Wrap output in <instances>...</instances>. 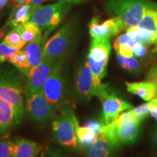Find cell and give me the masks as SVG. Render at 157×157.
I'll list each match as a JSON object with an SVG mask.
<instances>
[{"instance_id": "17", "label": "cell", "mask_w": 157, "mask_h": 157, "mask_svg": "<svg viewBox=\"0 0 157 157\" xmlns=\"http://www.w3.org/2000/svg\"><path fill=\"white\" fill-rule=\"evenodd\" d=\"M12 127H14L13 107L0 97V137L8 135Z\"/></svg>"}, {"instance_id": "25", "label": "cell", "mask_w": 157, "mask_h": 157, "mask_svg": "<svg viewBox=\"0 0 157 157\" xmlns=\"http://www.w3.org/2000/svg\"><path fill=\"white\" fill-rule=\"evenodd\" d=\"M15 139H10L8 137H0V157H14Z\"/></svg>"}, {"instance_id": "40", "label": "cell", "mask_w": 157, "mask_h": 157, "mask_svg": "<svg viewBox=\"0 0 157 157\" xmlns=\"http://www.w3.org/2000/svg\"><path fill=\"white\" fill-rule=\"evenodd\" d=\"M6 30H7V25H6L5 26L2 27V29H0V40L2 39L4 35H5V32H6Z\"/></svg>"}, {"instance_id": "27", "label": "cell", "mask_w": 157, "mask_h": 157, "mask_svg": "<svg viewBox=\"0 0 157 157\" xmlns=\"http://www.w3.org/2000/svg\"><path fill=\"white\" fill-rule=\"evenodd\" d=\"M130 111L141 122L145 119H146L150 113V103L148 101V103L143 104V105H139L137 107L133 108Z\"/></svg>"}, {"instance_id": "24", "label": "cell", "mask_w": 157, "mask_h": 157, "mask_svg": "<svg viewBox=\"0 0 157 157\" xmlns=\"http://www.w3.org/2000/svg\"><path fill=\"white\" fill-rule=\"evenodd\" d=\"M5 42L10 45L13 48H16L17 50H21L25 46V43L23 39H21V34H20L18 29L17 26L13 27L11 31H10L7 34L5 35V38L3 39Z\"/></svg>"}, {"instance_id": "41", "label": "cell", "mask_w": 157, "mask_h": 157, "mask_svg": "<svg viewBox=\"0 0 157 157\" xmlns=\"http://www.w3.org/2000/svg\"><path fill=\"white\" fill-rule=\"evenodd\" d=\"M9 0H0V10L3 8L5 6L7 5V3L8 2Z\"/></svg>"}, {"instance_id": "37", "label": "cell", "mask_w": 157, "mask_h": 157, "mask_svg": "<svg viewBox=\"0 0 157 157\" xmlns=\"http://www.w3.org/2000/svg\"><path fill=\"white\" fill-rule=\"evenodd\" d=\"M30 0H11L10 4L12 5L15 6V7H18L24 4H29Z\"/></svg>"}, {"instance_id": "14", "label": "cell", "mask_w": 157, "mask_h": 157, "mask_svg": "<svg viewBox=\"0 0 157 157\" xmlns=\"http://www.w3.org/2000/svg\"><path fill=\"white\" fill-rule=\"evenodd\" d=\"M88 27L90 34L93 39H110L111 36L117 35L123 30L121 21L114 17L101 23H100L98 17H93Z\"/></svg>"}, {"instance_id": "16", "label": "cell", "mask_w": 157, "mask_h": 157, "mask_svg": "<svg viewBox=\"0 0 157 157\" xmlns=\"http://www.w3.org/2000/svg\"><path fill=\"white\" fill-rule=\"evenodd\" d=\"M127 91L139 96L145 101H150L155 98L157 86L150 81L140 82H125Z\"/></svg>"}, {"instance_id": "18", "label": "cell", "mask_w": 157, "mask_h": 157, "mask_svg": "<svg viewBox=\"0 0 157 157\" xmlns=\"http://www.w3.org/2000/svg\"><path fill=\"white\" fill-rule=\"evenodd\" d=\"M42 148L39 143L23 137H17L15 138L14 157H35Z\"/></svg>"}, {"instance_id": "43", "label": "cell", "mask_w": 157, "mask_h": 157, "mask_svg": "<svg viewBox=\"0 0 157 157\" xmlns=\"http://www.w3.org/2000/svg\"><path fill=\"white\" fill-rule=\"evenodd\" d=\"M41 157H44V151H43V152L42 153V155H41Z\"/></svg>"}, {"instance_id": "5", "label": "cell", "mask_w": 157, "mask_h": 157, "mask_svg": "<svg viewBox=\"0 0 157 157\" xmlns=\"http://www.w3.org/2000/svg\"><path fill=\"white\" fill-rule=\"evenodd\" d=\"M63 66V60L58 62L43 87L45 98L56 111L65 106L67 96L66 77Z\"/></svg>"}, {"instance_id": "2", "label": "cell", "mask_w": 157, "mask_h": 157, "mask_svg": "<svg viewBox=\"0 0 157 157\" xmlns=\"http://www.w3.org/2000/svg\"><path fill=\"white\" fill-rule=\"evenodd\" d=\"M154 4L145 0H109L108 12L121 21L123 30L138 25L146 11Z\"/></svg>"}, {"instance_id": "10", "label": "cell", "mask_w": 157, "mask_h": 157, "mask_svg": "<svg viewBox=\"0 0 157 157\" xmlns=\"http://www.w3.org/2000/svg\"><path fill=\"white\" fill-rule=\"evenodd\" d=\"M100 98L103 105V122L109 124L117 120L123 111L130 109L132 105L112 93L108 84H102L97 88L96 95Z\"/></svg>"}, {"instance_id": "44", "label": "cell", "mask_w": 157, "mask_h": 157, "mask_svg": "<svg viewBox=\"0 0 157 157\" xmlns=\"http://www.w3.org/2000/svg\"><path fill=\"white\" fill-rule=\"evenodd\" d=\"M155 98H156V99H157V90H156V95H155Z\"/></svg>"}, {"instance_id": "13", "label": "cell", "mask_w": 157, "mask_h": 157, "mask_svg": "<svg viewBox=\"0 0 157 157\" xmlns=\"http://www.w3.org/2000/svg\"><path fill=\"white\" fill-rule=\"evenodd\" d=\"M58 62L60 61H56L52 59H44L42 63L36 67L31 68L29 75L27 77V91H43L44 83Z\"/></svg>"}, {"instance_id": "4", "label": "cell", "mask_w": 157, "mask_h": 157, "mask_svg": "<svg viewBox=\"0 0 157 157\" xmlns=\"http://www.w3.org/2000/svg\"><path fill=\"white\" fill-rule=\"evenodd\" d=\"M110 52L111 44L109 38L93 39L87 56V62L93 74L96 90L101 85L102 80L106 75Z\"/></svg>"}, {"instance_id": "34", "label": "cell", "mask_w": 157, "mask_h": 157, "mask_svg": "<svg viewBox=\"0 0 157 157\" xmlns=\"http://www.w3.org/2000/svg\"><path fill=\"white\" fill-rule=\"evenodd\" d=\"M147 81H150L157 86V66H153L147 74Z\"/></svg>"}, {"instance_id": "35", "label": "cell", "mask_w": 157, "mask_h": 157, "mask_svg": "<svg viewBox=\"0 0 157 157\" xmlns=\"http://www.w3.org/2000/svg\"><path fill=\"white\" fill-rule=\"evenodd\" d=\"M150 103V113L157 121V99L154 98L151 101H149Z\"/></svg>"}, {"instance_id": "30", "label": "cell", "mask_w": 157, "mask_h": 157, "mask_svg": "<svg viewBox=\"0 0 157 157\" xmlns=\"http://www.w3.org/2000/svg\"><path fill=\"white\" fill-rule=\"evenodd\" d=\"M132 50L133 55L137 58H143L148 53V49L146 45L140 42L135 43L132 46Z\"/></svg>"}, {"instance_id": "3", "label": "cell", "mask_w": 157, "mask_h": 157, "mask_svg": "<svg viewBox=\"0 0 157 157\" xmlns=\"http://www.w3.org/2000/svg\"><path fill=\"white\" fill-rule=\"evenodd\" d=\"M55 115L52 121V133L56 143L71 148H78L76 133L75 120L76 117L74 110L64 106Z\"/></svg>"}, {"instance_id": "8", "label": "cell", "mask_w": 157, "mask_h": 157, "mask_svg": "<svg viewBox=\"0 0 157 157\" xmlns=\"http://www.w3.org/2000/svg\"><path fill=\"white\" fill-rule=\"evenodd\" d=\"M116 129L117 121L103 124L95 143L85 151L86 157H113L121 146Z\"/></svg>"}, {"instance_id": "31", "label": "cell", "mask_w": 157, "mask_h": 157, "mask_svg": "<svg viewBox=\"0 0 157 157\" xmlns=\"http://www.w3.org/2000/svg\"><path fill=\"white\" fill-rule=\"evenodd\" d=\"M124 43H129V44H132V46L135 44L134 41L132 40V38H131V36H129V34L127 32L124 34L120 35V36L116 39L114 44H113V48H114V49L116 50L119 45L124 44Z\"/></svg>"}, {"instance_id": "7", "label": "cell", "mask_w": 157, "mask_h": 157, "mask_svg": "<svg viewBox=\"0 0 157 157\" xmlns=\"http://www.w3.org/2000/svg\"><path fill=\"white\" fill-rule=\"evenodd\" d=\"M25 112L31 121L38 125H44L53 119L56 110L49 103L41 92H26Z\"/></svg>"}, {"instance_id": "23", "label": "cell", "mask_w": 157, "mask_h": 157, "mask_svg": "<svg viewBox=\"0 0 157 157\" xmlns=\"http://www.w3.org/2000/svg\"><path fill=\"white\" fill-rule=\"evenodd\" d=\"M138 26L157 33V4H154L146 11Z\"/></svg>"}, {"instance_id": "36", "label": "cell", "mask_w": 157, "mask_h": 157, "mask_svg": "<svg viewBox=\"0 0 157 157\" xmlns=\"http://www.w3.org/2000/svg\"><path fill=\"white\" fill-rule=\"evenodd\" d=\"M151 142L153 148L157 152V127H155L152 131L151 135Z\"/></svg>"}, {"instance_id": "38", "label": "cell", "mask_w": 157, "mask_h": 157, "mask_svg": "<svg viewBox=\"0 0 157 157\" xmlns=\"http://www.w3.org/2000/svg\"><path fill=\"white\" fill-rule=\"evenodd\" d=\"M44 1H45V0H30V2H29V5H30L33 9H35L41 6V4Z\"/></svg>"}, {"instance_id": "29", "label": "cell", "mask_w": 157, "mask_h": 157, "mask_svg": "<svg viewBox=\"0 0 157 157\" xmlns=\"http://www.w3.org/2000/svg\"><path fill=\"white\" fill-rule=\"evenodd\" d=\"M117 53L121 55L124 57L127 58H132L133 57V50H132V45L129 43H124L119 45L118 48L116 49Z\"/></svg>"}, {"instance_id": "12", "label": "cell", "mask_w": 157, "mask_h": 157, "mask_svg": "<svg viewBox=\"0 0 157 157\" xmlns=\"http://www.w3.org/2000/svg\"><path fill=\"white\" fill-rule=\"evenodd\" d=\"M74 89L79 101L88 102L96 95V87L87 60L78 67L74 79Z\"/></svg>"}, {"instance_id": "15", "label": "cell", "mask_w": 157, "mask_h": 157, "mask_svg": "<svg viewBox=\"0 0 157 157\" xmlns=\"http://www.w3.org/2000/svg\"><path fill=\"white\" fill-rule=\"evenodd\" d=\"M47 36L42 35L25 45L24 51L28 56L31 68L36 67L44 60V48Z\"/></svg>"}, {"instance_id": "28", "label": "cell", "mask_w": 157, "mask_h": 157, "mask_svg": "<svg viewBox=\"0 0 157 157\" xmlns=\"http://www.w3.org/2000/svg\"><path fill=\"white\" fill-rule=\"evenodd\" d=\"M16 48H13L10 45L7 44L5 41L0 42V63L7 61V59L10 56L17 52Z\"/></svg>"}, {"instance_id": "1", "label": "cell", "mask_w": 157, "mask_h": 157, "mask_svg": "<svg viewBox=\"0 0 157 157\" xmlns=\"http://www.w3.org/2000/svg\"><path fill=\"white\" fill-rule=\"evenodd\" d=\"M21 76L14 70L0 66V97L10 104L14 113V127L22 124L25 113L24 95L26 94Z\"/></svg>"}, {"instance_id": "9", "label": "cell", "mask_w": 157, "mask_h": 157, "mask_svg": "<svg viewBox=\"0 0 157 157\" xmlns=\"http://www.w3.org/2000/svg\"><path fill=\"white\" fill-rule=\"evenodd\" d=\"M72 39L73 29L69 23H66L46 41L44 59H52L56 61L63 60L71 47Z\"/></svg>"}, {"instance_id": "42", "label": "cell", "mask_w": 157, "mask_h": 157, "mask_svg": "<svg viewBox=\"0 0 157 157\" xmlns=\"http://www.w3.org/2000/svg\"><path fill=\"white\" fill-rule=\"evenodd\" d=\"M155 44H156V47H155L154 50H153V51H152L153 52H157V40H156V42H155Z\"/></svg>"}, {"instance_id": "21", "label": "cell", "mask_w": 157, "mask_h": 157, "mask_svg": "<svg viewBox=\"0 0 157 157\" xmlns=\"http://www.w3.org/2000/svg\"><path fill=\"white\" fill-rule=\"evenodd\" d=\"M7 61L14 65L21 73L24 74L25 77H28L31 70V67L29 63L28 56L24 50H20L10 56L7 59Z\"/></svg>"}, {"instance_id": "19", "label": "cell", "mask_w": 157, "mask_h": 157, "mask_svg": "<svg viewBox=\"0 0 157 157\" xmlns=\"http://www.w3.org/2000/svg\"><path fill=\"white\" fill-rule=\"evenodd\" d=\"M75 125L78 148L86 151L95 143L98 135L88 128L87 127L79 126L77 118L75 120Z\"/></svg>"}, {"instance_id": "33", "label": "cell", "mask_w": 157, "mask_h": 157, "mask_svg": "<svg viewBox=\"0 0 157 157\" xmlns=\"http://www.w3.org/2000/svg\"><path fill=\"white\" fill-rule=\"evenodd\" d=\"M44 157H71L56 149L46 148L44 150Z\"/></svg>"}, {"instance_id": "6", "label": "cell", "mask_w": 157, "mask_h": 157, "mask_svg": "<svg viewBox=\"0 0 157 157\" xmlns=\"http://www.w3.org/2000/svg\"><path fill=\"white\" fill-rule=\"evenodd\" d=\"M69 3L58 2L52 5L39 6L33 9L29 21L40 28L41 31L48 36L61 22L63 15L67 10Z\"/></svg>"}, {"instance_id": "32", "label": "cell", "mask_w": 157, "mask_h": 157, "mask_svg": "<svg viewBox=\"0 0 157 157\" xmlns=\"http://www.w3.org/2000/svg\"><path fill=\"white\" fill-rule=\"evenodd\" d=\"M103 125V122H100V121L95 120V119H90V120H87L84 124V126L87 127L88 128H90L91 130H93L94 132H95L98 135L99 134Z\"/></svg>"}, {"instance_id": "20", "label": "cell", "mask_w": 157, "mask_h": 157, "mask_svg": "<svg viewBox=\"0 0 157 157\" xmlns=\"http://www.w3.org/2000/svg\"><path fill=\"white\" fill-rule=\"evenodd\" d=\"M16 7V10L12 13L10 17H9L8 21L6 24L7 25L15 27L29 22L30 20L33 13V8L30 5L25 4Z\"/></svg>"}, {"instance_id": "45", "label": "cell", "mask_w": 157, "mask_h": 157, "mask_svg": "<svg viewBox=\"0 0 157 157\" xmlns=\"http://www.w3.org/2000/svg\"><path fill=\"white\" fill-rule=\"evenodd\" d=\"M152 157H157V155H156V156H152Z\"/></svg>"}, {"instance_id": "22", "label": "cell", "mask_w": 157, "mask_h": 157, "mask_svg": "<svg viewBox=\"0 0 157 157\" xmlns=\"http://www.w3.org/2000/svg\"><path fill=\"white\" fill-rule=\"evenodd\" d=\"M21 39L25 43H29L42 36V31L38 25L29 21L23 24L17 25Z\"/></svg>"}, {"instance_id": "39", "label": "cell", "mask_w": 157, "mask_h": 157, "mask_svg": "<svg viewBox=\"0 0 157 157\" xmlns=\"http://www.w3.org/2000/svg\"><path fill=\"white\" fill-rule=\"evenodd\" d=\"M59 2H65L67 3H80L82 2L83 0H58Z\"/></svg>"}, {"instance_id": "11", "label": "cell", "mask_w": 157, "mask_h": 157, "mask_svg": "<svg viewBox=\"0 0 157 157\" xmlns=\"http://www.w3.org/2000/svg\"><path fill=\"white\" fill-rule=\"evenodd\" d=\"M116 129L121 143L133 144L140 137V121L130 111L123 112L118 117Z\"/></svg>"}, {"instance_id": "26", "label": "cell", "mask_w": 157, "mask_h": 157, "mask_svg": "<svg viewBox=\"0 0 157 157\" xmlns=\"http://www.w3.org/2000/svg\"><path fill=\"white\" fill-rule=\"evenodd\" d=\"M118 63L120 65L121 67L130 72L138 71L140 68V64L136 59L133 58H127L121 55L117 54Z\"/></svg>"}]
</instances>
